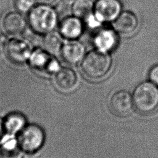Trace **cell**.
Segmentation results:
<instances>
[{"label": "cell", "mask_w": 158, "mask_h": 158, "mask_svg": "<svg viewBox=\"0 0 158 158\" xmlns=\"http://www.w3.org/2000/svg\"><path fill=\"white\" fill-rule=\"evenodd\" d=\"M28 22L36 33L46 35L54 30L58 23L56 10L50 5L38 4L29 12Z\"/></svg>", "instance_id": "obj_1"}, {"label": "cell", "mask_w": 158, "mask_h": 158, "mask_svg": "<svg viewBox=\"0 0 158 158\" xmlns=\"http://www.w3.org/2000/svg\"><path fill=\"white\" fill-rule=\"evenodd\" d=\"M133 104L142 113H149L158 106V88L151 81L139 83L133 94Z\"/></svg>", "instance_id": "obj_2"}, {"label": "cell", "mask_w": 158, "mask_h": 158, "mask_svg": "<svg viewBox=\"0 0 158 158\" xmlns=\"http://www.w3.org/2000/svg\"><path fill=\"white\" fill-rule=\"evenodd\" d=\"M110 66L111 58L108 53L96 49L85 55L81 62L83 72L91 78L103 77L109 70Z\"/></svg>", "instance_id": "obj_3"}, {"label": "cell", "mask_w": 158, "mask_h": 158, "mask_svg": "<svg viewBox=\"0 0 158 158\" xmlns=\"http://www.w3.org/2000/svg\"><path fill=\"white\" fill-rule=\"evenodd\" d=\"M44 139V132L41 127L29 124L19 132L17 141L23 152L31 154L38 151L42 147Z\"/></svg>", "instance_id": "obj_4"}, {"label": "cell", "mask_w": 158, "mask_h": 158, "mask_svg": "<svg viewBox=\"0 0 158 158\" xmlns=\"http://www.w3.org/2000/svg\"><path fill=\"white\" fill-rule=\"evenodd\" d=\"M28 61L33 69L44 75L56 73L60 69L57 59L44 49L36 48L33 50Z\"/></svg>", "instance_id": "obj_5"}, {"label": "cell", "mask_w": 158, "mask_h": 158, "mask_svg": "<svg viewBox=\"0 0 158 158\" xmlns=\"http://www.w3.org/2000/svg\"><path fill=\"white\" fill-rule=\"evenodd\" d=\"M31 52L30 43L22 38H10L6 44V55L15 64H21L28 61Z\"/></svg>", "instance_id": "obj_6"}, {"label": "cell", "mask_w": 158, "mask_h": 158, "mask_svg": "<svg viewBox=\"0 0 158 158\" xmlns=\"http://www.w3.org/2000/svg\"><path fill=\"white\" fill-rule=\"evenodd\" d=\"M122 4L118 0H96L93 14L99 23L113 22L121 13Z\"/></svg>", "instance_id": "obj_7"}, {"label": "cell", "mask_w": 158, "mask_h": 158, "mask_svg": "<svg viewBox=\"0 0 158 158\" xmlns=\"http://www.w3.org/2000/svg\"><path fill=\"white\" fill-rule=\"evenodd\" d=\"M93 43L96 50L108 53L112 51L118 43L117 32L114 29L101 28L95 33Z\"/></svg>", "instance_id": "obj_8"}, {"label": "cell", "mask_w": 158, "mask_h": 158, "mask_svg": "<svg viewBox=\"0 0 158 158\" xmlns=\"http://www.w3.org/2000/svg\"><path fill=\"white\" fill-rule=\"evenodd\" d=\"M1 25L6 33L12 36H18L25 31L27 22L19 12L10 11L4 15Z\"/></svg>", "instance_id": "obj_9"}, {"label": "cell", "mask_w": 158, "mask_h": 158, "mask_svg": "<svg viewBox=\"0 0 158 158\" xmlns=\"http://www.w3.org/2000/svg\"><path fill=\"white\" fill-rule=\"evenodd\" d=\"M83 31V20L74 15L65 17L59 24V33L67 40H77L81 36Z\"/></svg>", "instance_id": "obj_10"}, {"label": "cell", "mask_w": 158, "mask_h": 158, "mask_svg": "<svg viewBox=\"0 0 158 158\" xmlns=\"http://www.w3.org/2000/svg\"><path fill=\"white\" fill-rule=\"evenodd\" d=\"M60 54L67 63L76 64L84 58L85 48L81 43L76 40H68L62 44Z\"/></svg>", "instance_id": "obj_11"}, {"label": "cell", "mask_w": 158, "mask_h": 158, "mask_svg": "<svg viewBox=\"0 0 158 158\" xmlns=\"http://www.w3.org/2000/svg\"><path fill=\"white\" fill-rule=\"evenodd\" d=\"M133 98L127 91L121 90L116 92L110 99V107L113 112L120 117L128 115L133 106Z\"/></svg>", "instance_id": "obj_12"}, {"label": "cell", "mask_w": 158, "mask_h": 158, "mask_svg": "<svg viewBox=\"0 0 158 158\" xmlns=\"http://www.w3.org/2000/svg\"><path fill=\"white\" fill-rule=\"evenodd\" d=\"M138 25L136 16L131 12H121L119 15L112 22L113 29L118 33L129 35L133 33Z\"/></svg>", "instance_id": "obj_13"}, {"label": "cell", "mask_w": 158, "mask_h": 158, "mask_svg": "<svg viewBox=\"0 0 158 158\" xmlns=\"http://www.w3.org/2000/svg\"><path fill=\"white\" fill-rule=\"evenodd\" d=\"M72 11L74 16L83 21H86L91 26L99 23L94 17V3L92 0H74Z\"/></svg>", "instance_id": "obj_14"}, {"label": "cell", "mask_w": 158, "mask_h": 158, "mask_svg": "<svg viewBox=\"0 0 158 158\" xmlns=\"http://www.w3.org/2000/svg\"><path fill=\"white\" fill-rule=\"evenodd\" d=\"M54 82L59 89L62 91H68L75 86L77 75L75 72L70 68H60L56 72Z\"/></svg>", "instance_id": "obj_15"}, {"label": "cell", "mask_w": 158, "mask_h": 158, "mask_svg": "<svg viewBox=\"0 0 158 158\" xmlns=\"http://www.w3.org/2000/svg\"><path fill=\"white\" fill-rule=\"evenodd\" d=\"M3 120L6 133L10 135L19 133L27 125L25 116L20 112L9 113Z\"/></svg>", "instance_id": "obj_16"}, {"label": "cell", "mask_w": 158, "mask_h": 158, "mask_svg": "<svg viewBox=\"0 0 158 158\" xmlns=\"http://www.w3.org/2000/svg\"><path fill=\"white\" fill-rule=\"evenodd\" d=\"M23 150L13 139L0 144V158H23Z\"/></svg>", "instance_id": "obj_17"}, {"label": "cell", "mask_w": 158, "mask_h": 158, "mask_svg": "<svg viewBox=\"0 0 158 158\" xmlns=\"http://www.w3.org/2000/svg\"><path fill=\"white\" fill-rule=\"evenodd\" d=\"M61 37L60 33L58 34L54 31L45 35L43 40L44 49L52 54L60 52L62 46Z\"/></svg>", "instance_id": "obj_18"}, {"label": "cell", "mask_w": 158, "mask_h": 158, "mask_svg": "<svg viewBox=\"0 0 158 158\" xmlns=\"http://www.w3.org/2000/svg\"><path fill=\"white\" fill-rule=\"evenodd\" d=\"M36 0H15V7L21 14L28 13L35 6Z\"/></svg>", "instance_id": "obj_19"}, {"label": "cell", "mask_w": 158, "mask_h": 158, "mask_svg": "<svg viewBox=\"0 0 158 158\" xmlns=\"http://www.w3.org/2000/svg\"><path fill=\"white\" fill-rule=\"evenodd\" d=\"M149 78L152 83L158 86V64L151 68L149 73Z\"/></svg>", "instance_id": "obj_20"}, {"label": "cell", "mask_w": 158, "mask_h": 158, "mask_svg": "<svg viewBox=\"0 0 158 158\" xmlns=\"http://www.w3.org/2000/svg\"><path fill=\"white\" fill-rule=\"evenodd\" d=\"M5 133H6V129L4 127V120H3V119H1L0 118V141L3 138Z\"/></svg>", "instance_id": "obj_21"}, {"label": "cell", "mask_w": 158, "mask_h": 158, "mask_svg": "<svg viewBox=\"0 0 158 158\" xmlns=\"http://www.w3.org/2000/svg\"><path fill=\"white\" fill-rule=\"evenodd\" d=\"M56 0H36V1L40 4L50 5L53 3Z\"/></svg>", "instance_id": "obj_22"}, {"label": "cell", "mask_w": 158, "mask_h": 158, "mask_svg": "<svg viewBox=\"0 0 158 158\" xmlns=\"http://www.w3.org/2000/svg\"><path fill=\"white\" fill-rule=\"evenodd\" d=\"M69 1H72V0H69Z\"/></svg>", "instance_id": "obj_23"}]
</instances>
